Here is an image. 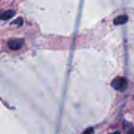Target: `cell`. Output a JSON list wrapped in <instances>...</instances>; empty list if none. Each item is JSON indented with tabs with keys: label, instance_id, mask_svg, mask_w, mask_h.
<instances>
[{
	"label": "cell",
	"instance_id": "6da1fadb",
	"mask_svg": "<svg viewBox=\"0 0 134 134\" xmlns=\"http://www.w3.org/2000/svg\"><path fill=\"white\" fill-rule=\"evenodd\" d=\"M111 86L114 88V90L119 92H123L128 88V81L126 78L119 76L112 80Z\"/></svg>",
	"mask_w": 134,
	"mask_h": 134
},
{
	"label": "cell",
	"instance_id": "7a4b0ae2",
	"mask_svg": "<svg viewBox=\"0 0 134 134\" xmlns=\"http://www.w3.org/2000/svg\"><path fill=\"white\" fill-rule=\"evenodd\" d=\"M24 42L23 38H12L7 42V46L12 50H18L22 48Z\"/></svg>",
	"mask_w": 134,
	"mask_h": 134
},
{
	"label": "cell",
	"instance_id": "3957f363",
	"mask_svg": "<svg viewBox=\"0 0 134 134\" xmlns=\"http://www.w3.org/2000/svg\"><path fill=\"white\" fill-rule=\"evenodd\" d=\"M16 14V11L14 9H7L2 13H0V20H7L13 18Z\"/></svg>",
	"mask_w": 134,
	"mask_h": 134
},
{
	"label": "cell",
	"instance_id": "277c9868",
	"mask_svg": "<svg viewBox=\"0 0 134 134\" xmlns=\"http://www.w3.org/2000/svg\"><path fill=\"white\" fill-rule=\"evenodd\" d=\"M128 20H129V17H128L127 15H121V16H116L114 19L113 23H114L115 25H119V24H126Z\"/></svg>",
	"mask_w": 134,
	"mask_h": 134
},
{
	"label": "cell",
	"instance_id": "5b68a950",
	"mask_svg": "<svg viewBox=\"0 0 134 134\" xmlns=\"http://www.w3.org/2000/svg\"><path fill=\"white\" fill-rule=\"evenodd\" d=\"M24 23L23 18L22 17H17L16 19H15L13 21L11 22V24H16L17 26H21Z\"/></svg>",
	"mask_w": 134,
	"mask_h": 134
},
{
	"label": "cell",
	"instance_id": "8992f818",
	"mask_svg": "<svg viewBox=\"0 0 134 134\" xmlns=\"http://www.w3.org/2000/svg\"><path fill=\"white\" fill-rule=\"evenodd\" d=\"M126 134H134V127L132 126H127V130H126Z\"/></svg>",
	"mask_w": 134,
	"mask_h": 134
},
{
	"label": "cell",
	"instance_id": "52a82bcc",
	"mask_svg": "<svg viewBox=\"0 0 134 134\" xmlns=\"http://www.w3.org/2000/svg\"><path fill=\"white\" fill-rule=\"evenodd\" d=\"M93 128H88L87 130H86L82 133L81 134H93Z\"/></svg>",
	"mask_w": 134,
	"mask_h": 134
},
{
	"label": "cell",
	"instance_id": "ba28073f",
	"mask_svg": "<svg viewBox=\"0 0 134 134\" xmlns=\"http://www.w3.org/2000/svg\"><path fill=\"white\" fill-rule=\"evenodd\" d=\"M109 134H121V133H120V132H119V131H115V132H114V133H109Z\"/></svg>",
	"mask_w": 134,
	"mask_h": 134
}]
</instances>
